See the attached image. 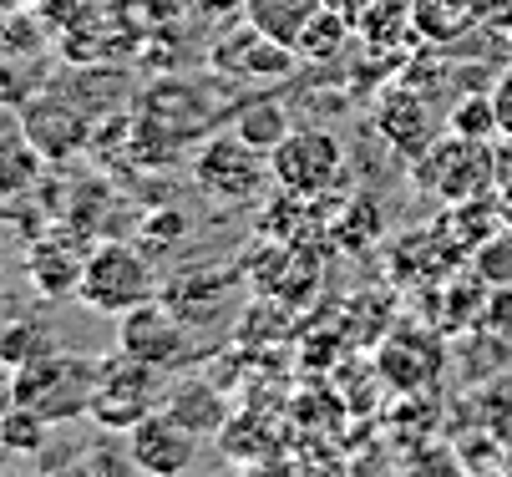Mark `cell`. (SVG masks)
<instances>
[{
  "mask_svg": "<svg viewBox=\"0 0 512 477\" xmlns=\"http://www.w3.org/2000/svg\"><path fill=\"white\" fill-rule=\"evenodd\" d=\"M92 391H97V361L56 346V351L36 356L31 366L11 371V396L6 401L46 417L51 427H66V422L92 417Z\"/></svg>",
  "mask_w": 512,
  "mask_h": 477,
  "instance_id": "obj_1",
  "label": "cell"
},
{
  "mask_svg": "<svg viewBox=\"0 0 512 477\" xmlns=\"http://www.w3.org/2000/svg\"><path fill=\"white\" fill-rule=\"evenodd\" d=\"M36 148L26 143H16V148H0V198H11V193H21L26 183H31V173H36Z\"/></svg>",
  "mask_w": 512,
  "mask_h": 477,
  "instance_id": "obj_25",
  "label": "cell"
},
{
  "mask_svg": "<svg viewBox=\"0 0 512 477\" xmlns=\"http://www.w3.org/2000/svg\"><path fill=\"white\" fill-rule=\"evenodd\" d=\"M340 41H345V16L340 11H330V0H325V6L315 11V21L305 26V36H300V56L305 61H325L330 51H340Z\"/></svg>",
  "mask_w": 512,
  "mask_h": 477,
  "instance_id": "obj_22",
  "label": "cell"
},
{
  "mask_svg": "<svg viewBox=\"0 0 512 477\" xmlns=\"http://www.w3.org/2000/svg\"><path fill=\"white\" fill-rule=\"evenodd\" d=\"M411 26L426 41H457L472 26V16L457 11V6H447V0H416V6H411Z\"/></svg>",
  "mask_w": 512,
  "mask_h": 477,
  "instance_id": "obj_20",
  "label": "cell"
},
{
  "mask_svg": "<svg viewBox=\"0 0 512 477\" xmlns=\"http://www.w3.org/2000/svg\"><path fill=\"white\" fill-rule=\"evenodd\" d=\"M117 351L148 361L158 371H178L198 356L193 351V325L163 300H148V305L117 315Z\"/></svg>",
  "mask_w": 512,
  "mask_h": 477,
  "instance_id": "obj_7",
  "label": "cell"
},
{
  "mask_svg": "<svg viewBox=\"0 0 512 477\" xmlns=\"http://www.w3.org/2000/svg\"><path fill=\"white\" fill-rule=\"evenodd\" d=\"M51 437V422L26 412V406L6 401L0 406V452H11V457H36Z\"/></svg>",
  "mask_w": 512,
  "mask_h": 477,
  "instance_id": "obj_17",
  "label": "cell"
},
{
  "mask_svg": "<svg viewBox=\"0 0 512 477\" xmlns=\"http://www.w3.org/2000/svg\"><path fill=\"white\" fill-rule=\"evenodd\" d=\"M284 132H289V112H284V102H274V97H259V102H249V107L239 112V138L254 143L259 153H274V148L284 143Z\"/></svg>",
  "mask_w": 512,
  "mask_h": 477,
  "instance_id": "obj_18",
  "label": "cell"
},
{
  "mask_svg": "<svg viewBox=\"0 0 512 477\" xmlns=\"http://www.w3.org/2000/svg\"><path fill=\"white\" fill-rule=\"evenodd\" d=\"M188 234V214H178V209H163V214H148L142 219V249H168V244H178Z\"/></svg>",
  "mask_w": 512,
  "mask_h": 477,
  "instance_id": "obj_27",
  "label": "cell"
},
{
  "mask_svg": "<svg viewBox=\"0 0 512 477\" xmlns=\"http://www.w3.org/2000/svg\"><path fill=\"white\" fill-rule=\"evenodd\" d=\"M46 351H56V346H51L46 325H36V320H11L6 330H0V366L21 371V366H31Z\"/></svg>",
  "mask_w": 512,
  "mask_h": 477,
  "instance_id": "obj_19",
  "label": "cell"
},
{
  "mask_svg": "<svg viewBox=\"0 0 512 477\" xmlns=\"http://www.w3.org/2000/svg\"><path fill=\"white\" fill-rule=\"evenodd\" d=\"M234 285H239L234 269H218V264H183V269H173V275L163 280L158 300L173 305V310L198 330V325H208L218 310L229 305Z\"/></svg>",
  "mask_w": 512,
  "mask_h": 477,
  "instance_id": "obj_11",
  "label": "cell"
},
{
  "mask_svg": "<svg viewBox=\"0 0 512 477\" xmlns=\"http://www.w3.org/2000/svg\"><path fill=\"white\" fill-rule=\"evenodd\" d=\"M21 102H31V87L21 82L11 61H0V107H21Z\"/></svg>",
  "mask_w": 512,
  "mask_h": 477,
  "instance_id": "obj_29",
  "label": "cell"
},
{
  "mask_svg": "<svg viewBox=\"0 0 512 477\" xmlns=\"http://www.w3.org/2000/svg\"><path fill=\"white\" fill-rule=\"evenodd\" d=\"M376 132L396 153L421 158L436 138H442V117H436V107L411 82H401V87H386L376 97Z\"/></svg>",
  "mask_w": 512,
  "mask_h": 477,
  "instance_id": "obj_10",
  "label": "cell"
},
{
  "mask_svg": "<svg viewBox=\"0 0 512 477\" xmlns=\"http://www.w3.org/2000/svg\"><path fill=\"white\" fill-rule=\"evenodd\" d=\"M0 285H6V249H0Z\"/></svg>",
  "mask_w": 512,
  "mask_h": 477,
  "instance_id": "obj_33",
  "label": "cell"
},
{
  "mask_svg": "<svg viewBox=\"0 0 512 477\" xmlns=\"http://www.w3.org/2000/svg\"><path fill=\"white\" fill-rule=\"evenodd\" d=\"M447 6H457V11H467V16L477 21V16H482V6H487V0H447Z\"/></svg>",
  "mask_w": 512,
  "mask_h": 477,
  "instance_id": "obj_30",
  "label": "cell"
},
{
  "mask_svg": "<svg viewBox=\"0 0 512 477\" xmlns=\"http://www.w3.org/2000/svg\"><path fill=\"white\" fill-rule=\"evenodd\" d=\"M269 173L284 198H320L345 173V143L330 127H289L284 143L269 153Z\"/></svg>",
  "mask_w": 512,
  "mask_h": 477,
  "instance_id": "obj_4",
  "label": "cell"
},
{
  "mask_svg": "<svg viewBox=\"0 0 512 477\" xmlns=\"http://www.w3.org/2000/svg\"><path fill=\"white\" fill-rule=\"evenodd\" d=\"M0 477H61V472H0Z\"/></svg>",
  "mask_w": 512,
  "mask_h": 477,
  "instance_id": "obj_31",
  "label": "cell"
},
{
  "mask_svg": "<svg viewBox=\"0 0 512 477\" xmlns=\"http://www.w3.org/2000/svg\"><path fill=\"white\" fill-rule=\"evenodd\" d=\"M122 442H127V452H132V462H137L142 477H183L193 467L203 437L188 432L178 417H168L163 406H158L153 417H142L132 432H122Z\"/></svg>",
  "mask_w": 512,
  "mask_h": 477,
  "instance_id": "obj_9",
  "label": "cell"
},
{
  "mask_svg": "<svg viewBox=\"0 0 512 477\" xmlns=\"http://www.w3.org/2000/svg\"><path fill=\"white\" fill-rule=\"evenodd\" d=\"M447 132H457V138H477V143L502 138L497 117H492V97H467V102H457L452 117H447Z\"/></svg>",
  "mask_w": 512,
  "mask_h": 477,
  "instance_id": "obj_23",
  "label": "cell"
},
{
  "mask_svg": "<svg viewBox=\"0 0 512 477\" xmlns=\"http://www.w3.org/2000/svg\"><path fill=\"white\" fill-rule=\"evenodd\" d=\"M416 168V183L447 203H462V198H482L492 193V143H477V138H436L421 158H411Z\"/></svg>",
  "mask_w": 512,
  "mask_h": 477,
  "instance_id": "obj_6",
  "label": "cell"
},
{
  "mask_svg": "<svg viewBox=\"0 0 512 477\" xmlns=\"http://www.w3.org/2000/svg\"><path fill=\"white\" fill-rule=\"evenodd\" d=\"M26 6V0H0V11H21Z\"/></svg>",
  "mask_w": 512,
  "mask_h": 477,
  "instance_id": "obj_32",
  "label": "cell"
},
{
  "mask_svg": "<svg viewBox=\"0 0 512 477\" xmlns=\"http://www.w3.org/2000/svg\"><path fill=\"white\" fill-rule=\"evenodd\" d=\"M82 264H87V249H77V239H66V234H46L26 269H31V285L46 295V300H66V295H77L82 285Z\"/></svg>",
  "mask_w": 512,
  "mask_h": 477,
  "instance_id": "obj_14",
  "label": "cell"
},
{
  "mask_svg": "<svg viewBox=\"0 0 512 477\" xmlns=\"http://www.w3.org/2000/svg\"><path fill=\"white\" fill-rule=\"evenodd\" d=\"M320 6L325 0H244V21H254L259 31H269L284 46H300V36Z\"/></svg>",
  "mask_w": 512,
  "mask_h": 477,
  "instance_id": "obj_16",
  "label": "cell"
},
{
  "mask_svg": "<svg viewBox=\"0 0 512 477\" xmlns=\"http://www.w3.org/2000/svg\"><path fill=\"white\" fill-rule=\"evenodd\" d=\"M193 183L198 193H208L213 203H254L264 198V188L274 183L269 173V153H259L254 143H244L239 132L208 138L193 158Z\"/></svg>",
  "mask_w": 512,
  "mask_h": 477,
  "instance_id": "obj_5",
  "label": "cell"
},
{
  "mask_svg": "<svg viewBox=\"0 0 512 477\" xmlns=\"http://www.w3.org/2000/svg\"><path fill=\"white\" fill-rule=\"evenodd\" d=\"M21 132H26V143H31L41 158H71V153H82L87 138H92V127H87L82 107L66 102V97H56V92L26 102Z\"/></svg>",
  "mask_w": 512,
  "mask_h": 477,
  "instance_id": "obj_12",
  "label": "cell"
},
{
  "mask_svg": "<svg viewBox=\"0 0 512 477\" xmlns=\"http://www.w3.org/2000/svg\"><path fill=\"white\" fill-rule=\"evenodd\" d=\"M31 6L51 31H87L102 11V0H31Z\"/></svg>",
  "mask_w": 512,
  "mask_h": 477,
  "instance_id": "obj_24",
  "label": "cell"
},
{
  "mask_svg": "<svg viewBox=\"0 0 512 477\" xmlns=\"http://www.w3.org/2000/svg\"><path fill=\"white\" fill-rule=\"evenodd\" d=\"M492 117H497V132H502V138H512V66H507V72L492 82Z\"/></svg>",
  "mask_w": 512,
  "mask_h": 477,
  "instance_id": "obj_28",
  "label": "cell"
},
{
  "mask_svg": "<svg viewBox=\"0 0 512 477\" xmlns=\"http://www.w3.org/2000/svg\"><path fill=\"white\" fill-rule=\"evenodd\" d=\"M492 203H497L502 224L512 229V138L492 148Z\"/></svg>",
  "mask_w": 512,
  "mask_h": 477,
  "instance_id": "obj_26",
  "label": "cell"
},
{
  "mask_svg": "<svg viewBox=\"0 0 512 477\" xmlns=\"http://www.w3.org/2000/svg\"><path fill=\"white\" fill-rule=\"evenodd\" d=\"M163 371L137 361L127 351H112L97 361V391H92V417L102 432H132L142 417H153L163 406Z\"/></svg>",
  "mask_w": 512,
  "mask_h": 477,
  "instance_id": "obj_3",
  "label": "cell"
},
{
  "mask_svg": "<svg viewBox=\"0 0 512 477\" xmlns=\"http://www.w3.org/2000/svg\"><path fill=\"white\" fill-rule=\"evenodd\" d=\"M163 412L178 417L198 437H218V432H224V422H229L224 396H218L208 381H198V376H188V381H178V386L163 391Z\"/></svg>",
  "mask_w": 512,
  "mask_h": 477,
  "instance_id": "obj_15",
  "label": "cell"
},
{
  "mask_svg": "<svg viewBox=\"0 0 512 477\" xmlns=\"http://www.w3.org/2000/svg\"><path fill=\"white\" fill-rule=\"evenodd\" d=\"M208 61L213 72L239 77V82H279V77H295L305 56L295 46L274 41L269 31H259L254 21H239L234 31H224L208 46Z\"/></svg>",
  "mask_w": 512,
  "mask_h": 477,
  "instance_id": "obj_8",
  "label": "cell"
},
{
  "mask_svg": "<svg viewBox=\"0 0 512 477\" xmlns=\"http://www.w3.org/2000/svg\"><path fill=\"white\" fill-rule=\"evenodd\" d=\"M442 346H436V335L426 330H396L386 346H381V371L401 386V391H421L442 376Z\"/></svg>",
  "mask_w": 512,
  "mask_h": 477,
  "instance_id": "obj_13",
  "label": "cell"
},
{
  "mask_svg": "<svg viewBox=\"0 0 512 477\" xmlns=\"http://www.w3.org/2000/svg\"><path fill=\"white\" fill-rule=\"evenodd\" d=\"M132 472H137V462H132L127 442H122V447H112V442H97V447H87L77 462H71L61 477H132Z\"/></svg>",
  "mask_w": 512,
  "mask_h": 477,
  "instance_id": "obj_21",
  "label": "cell"
},
{
  "mask_svg": "<svg viewBox=\"0 0 512 477\" xmlns=\"http://www.w3.org/2000/svg\"><path fill=\"white\" fill-rule=\"evenodd\" d=\"M163 280L153 269V254L142 244H122V239H107L97 249H87V264H82V285H77V300L92 310V315H127L137 305L158 300Z\"/></svg>",
  "mask_w": 512,
  "mask_h": 477,
  "instance_id": "obj_2",
  "label": "cell"
}]
</instances>
